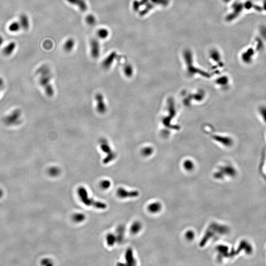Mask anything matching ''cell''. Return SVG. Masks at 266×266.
<instances>
[{
	"label": "cell",
	"instance_id": "6da1fadb",
	"mask_svg": "<svg viewBox=\"0 0 266 266\" xmlns=\"http://www.w3.org/2000/svg\"><path fill=\"white\" fill-rule=\"evenodd\" d=\"M38 72L41 75L40 79L41 86L44 88L48 96H52L54 94V90L50 84L51 74L50 69L46 66H43L39 69Z\"/></svg>",
	"mask_w": 266,
	"mask_h": 266
},
{
	"label": "cell",
	"instance_id": "7a4b0ae2",
	"mask_svg": "<svg viewBox=\"0 0 266 266\" xmlns=\"http://www.w3.org/2000/svg\"><path fill=\"white\" fill-rule=\"evenodd\" d=\"M77 191L81 201L86 206H93L100 210H105L107 208V206L105 203L95 201L92 198H89L87 190L84 187L80 186L77 189Z\"/></svg>",
	"mask_w": 266,
	"mask_h": 266
},
{
	"label": "cell",
	"instance_id": "3957f363",
	"mask_svg": "<svg viewBox=\"0 0 266 266\" xmlns=\"http://www.w3.org/2000/svg\"><path fill=\"white\" fill-rule=\"evenodd\" d=\"M99 145L102 152L107 154L106 157L103 159L102 162L104 164H108L116 158V154L111 148L107 140L104 138H100Z\"/></svg>",
	"mask_w": 266,
	"mask_h": 266
},
{
	"label": "cell",
	"instance_id": "277c9868",
	"mask_svg": "<svg viewBox=\"0 0 266 266\" xmlns=\"http://www.w3.org/2000/svg\"><path fill=\"white\" fill-rule=\"evenodd\" d=\"M117 196L121 199L128 198H135L138 196L139 193L137 191H128L123 188H119L117 190Z\"/></svg>",
	"mask_w": 266,
	"mask_h": 266
},
{
	"label": "cell",
	"instance_id": "5b68a950",
	"mask_svg": "<svg viewBox=\"0 0 266 266\" xmlns=\"http://www.w3.org/2000/svg\"><path fill=\"white\" fill-rule=\"evenodd\" d=\"M97 102V111L100 114H103L106 113L107 107L104 101V96L101 93H97L95 96Z\"/></svg>",
	"mask_w": 266,
	"mask_h": 266
},
{
	"label": "cell",
	"instance_id": "8992f818",
	"mask_svg": "<svg viewBox=\"0 0 266 266\" xmlns=\"http://www.w3.org/2000/svg\"><path fill=\"white\" fill-rule=\"evenodd\" d=\"M243 7L244 5L242 3H240L237 2L234 3V5H232V7L234 9V11L227 16L226 17V20L231 21L236 18V17H237L242 12Z\"/></svg>",
	"mask_w": 266,
	"mask_h": 266
},
{
	"label": "cell",
	"instance_id": "52a82bcc",
	"mask_svg": "<svg viewBox=\"0 0 266 266\" xmlns=\"http://www.w3.org/2000/svg\"><path fill=\"white\" fill-rule=\"evenodd\" d=\"M91 55L93 58L97 59L100 54V44L96 39H93L90 42Z\"/></svg>",
	"mask_w": 266,
	"mask_h": 266
},
{
	"label": "cell",
	"instance_id": "ba28073f",
	"mask_svg": "<svg viewBox=\"0 0 266 266\" xmlns=\"http://www.w3.org/2000/svg\"><path fill=\"white\" fill-rule=\"evenodd\" d=\"M117 56L118 55L116 52H112L102 62V67L105 69H109L114 62V60L117 58Z\"/></svg>",
	"mask_w": 266,
	"mask_h": 266
},
{
	"label": "cell",
	"instance_id": "9c48e42d",
	"mask_svg": "<svg viewBox=\"0 0 266 266\" xmlns=\"http://www.w3.org/2000/svg\"><path fill=\"white\" fill-rule=\"evenodd\" d=\"M66 2L72 5L79 7L81 12H84L87 10L88 7L85 0H66Z\"/></svg>",
	"mask_w": 266,
	"mask_h": 266
},
{
	"label": "cell",
	"instance_id": "30bf717a",
	"mask_svg": "<svg viewBox=\"0 0 266 266\" xmlns=\"http://www.w3.org/2000/svg\"><path fill=\"white\" fill-rule=\"evenodd\" d=\"M125 258L127 265L134 266L136 265V261L134 257L133 250L131 248H129L127 249L125 253Z\"/></svg>",
	"mask_w": 266,
	"mask_h": 266
},
{
	"label": "cell",
	"instance_id": "8fae6325",
	"mask_svg": "<svg viewBox=\"0 0 266 266\" xmlns=\"http://www.w3.org/2000/svg\"><path fill=\"white\" fill-rule=\"evenodd\" d=\"M19 23L21 27L25 30H27L30 27V21L28 17L25 14L21 15L19 17Z\"/></svg>",
	"mask_w": 266,
	"mask_h": 266
},
{
	"label": "cell",
	"instance_id": "7c38bea8",
	"mask_svg": "<svg viewBox=\"0 0 266 266\" xmlns=\"http://www.w3.org/2000/svg\"><path fill=\"white\" fill-rule=\"evenodd\" d=\"M16 47V44L14 42H11L4 48L3 50L4 55L9 56L12 54Z\"/></svg>",
	"mask_w": 266,
	"mask_h": 266
},
{
	"label": "cell",
	"instance_id": "4fadbf2b",
	"mask_svg": "<svg viewBox=\"0 0 266 266\" xmlns=\"http://www.w3.org/2000/svg\"><path fill=\"white\" fill-rule=\"evenodd\" d=\"M75 40L72 38H70L66 40V41H65V43H64V49L65 51L69 52L73 50V48H75Z\"/></svg>",
	"mask_w": 266,
	"mask_h": 266
},
{
	"label": "cell",
	"instance_id": "5bb4252c",
	"mask_svg": "<svg viewBox=\"0 0 266 266\" xmlns=\"http://www.w3.org/2000/svg\"><path fill=\"white\" fill-rule=\"evenodd\" d=\"M254 54V52L252 49L249 48V50H247L242 55V58L244 61L247 63H250L252 60Z\"/></svg>",
	"mask_w": 266,
	"mask_h": 266
},
{
	"label": "cell",
	"instance_id": "9a60e30c",
	"mask_svg": "<svg viewBox=\"0 0 266 266\" xmlns=\"http://www.w3.org/2000/svg\"><path fill=\"white\" fill-rule=\"evenodd\" d=\"M123 68L125 75L128 77H131L133 73V69L132 65L128 62H126L123 65Z\"/></svg>",
	"mask_w": 266,
	"mask_h": 266
},
{
	"label": "cell",
	"instance_id": "2e32d148",
	"mask_svg": "<svg viewBox=\"0 0 266 266\" xmlns=\"http://www.w3.org/2000/svg\"><path fill=\"white\" fill-rule=\"evenodd\" d=\"M125 228L122 225H120L117 229V235H116L117 242H121L123 241L124 235Z\"/></svg>",
	"mask_w": 266,
	"mask_h": 266
},
{
	"label": "cell",
	"instance_id": "e0dca14e",
	"mask_svg": "<svg viewBox=\"0 0 266 266\" xmlns=\"http://www.w3.org/2000/svg\"><path fill=\"white\" fill-rule=\"evenodd\" d=\"M97 35L99 39H105L108 38L109 36V31L108 29L102 28L98 29L97 32Z\"/></svg>",
	"mask_w": 266,
	"mask_h": 266
},
{
	"label": "cell",
	"instance_id": "ac0fdd59",
	"mask_svg": "<svg viewBox=\"0 0 266 266\" xmlns=\"http://www.w3.org/2000/svg\"><path fill=\"white\" fill-rule=\"evenodd\" d=\"M106 241L108 246H113L117 242L116 235L113 233H109L106 237Z\"/></svg>",
	"mask_w": 266,
	"mask_h": 266
},
{
	"label": "cell",
	"instance_id": "d6986e66",
	"mask_svg": "<svg viewBox=\"0 0 266 266\" xmlns=\"http://www.w3.org/2000/svg\"><path fill=\"white\" fill-rule=\"evenodd\" d=\"M141 228H142V225L140 222L135 221L131 225L130 231L132 234H137L138 233L140 232Z\"/></svg>",
	"mask_w": 266,
	"mask_h": 266
},
{
	"label": "cell",
	"instance_id": "ffe728a7",
	"mask_svg": "<svg viewBox=\"0 0 266 266\" xmlns=\"http://www.w3.org/2000/svg\"><path fill=\"white\" fill-rule=\"evenodd\" d=\"M86 216L85 214L82 213H76L73 216V219L74 221L77 223H80L86 220Z\"/></svg>",
	"mask_w": 266,
	"mask_h": 266
},
{
	"label": "cell",
	"instance_id": "44dd1931",
	"mask_svg": "<svg viewBox=\"0 0 266 266\" xmlns=\"http://www.w3.org/2000/svg\"><path fill=\"white\" fill-rule=\"evenodd\" d=\"M21 26L19 22L14 21L12 23L9 27V30L12 32H17L20 30Z\"/></svg>",
	"mask_w": 266,
	"mask_h": 266
},
{
	"label": "cell",
	"instance_id": "7402d4cb",
	"mask_svg": "<svg viewBox=\"0 0 266 266\" xmlns=\"http://www.w3.org/2000/svg\"><path fill=\"white\" fill-rule=\"evenodd\" d=\"M86 21L89 25L93 26L95 24L96 19L95 16L92 14H89L86 17Z\"/></svg>",
	"mask_w": 266,
	"mask_h": 266
},
{
	"label": "cell",
	"instance_id": "603a6c76",
	"mask_svg": "<svg viewBox=\"0 0 266 266\" xmlns=\"http://www.w3.org/2000/svg\"><path fill=\"white\" fill-rule=\"evenodd\" d=\"M149 210V212H157L158 210H160V206L157 203H154L151 205H149L148 207Z\"/></svg>",
	"mask_w": 266,
	"mask_h": 266
},
{
	"label": "cell",
	"instance_id": "cb8c5ba5",
	"mask_svg": "<svg viewBox=\"0 0 266 266\" xmlns=\"http://www.w3.org/2000/svg\"><path fill=\"white\" fill-rule=\"evenodd\" d=\"M100 185L102 189H108L111 186V181L109 180H104L100 183Z\"/></svg>",
	"mask_w": 266,
	"mask_h": 266
},
{
	"label": "cell",
	"instance_id": "d4e9b609",
	"mask_svg": "<svg viewBox=\"0 0 266 266\" xmlns=\"http://www.w3.org/2000/svg\"><path fill=\"white\" fill-rule=\"evenodd\" d=\"M154 5H163L166 7L169 4V0H150Z\"/></svg>",
	"mask_w": 266,
	"mask_h": 266
},
{
	"label": "cell",
	"instance_id": "484cf974",
	"mask_svg": "<svg viewBox=\"0 0 266 266\" xmlns=\"http://www.w3.org/2000/svg\"><path fill=\"white\" fill-rule=\"evenodd\" d=\"M60 169L57 167H52L49 170V173L51 176H55L60 174Z\"/></svg>",
	"mask_w": 266,
	"mask_h": 266
},
{
	"label": "cell",
	"instance_id": "4316f807",
	"mask_svg": "<svg viewBox=\"0 0 266 266\" xmlns=\"http://www.w3.org/2000/svg\"><path fill=\"white\" fill-rule=\"evenodd\" d=\"M140 7L141 5H140V2L138 1L135 0L133 2L132 7H133V10L135 12H138L140 9Z\"/></svg>",
	"mask_w": 266,
	"mask_h": 266
},
{
	"label": "cell",
	"instance_id": "83f0119b",
	"mask_svg": "<svg viewBox=\"0 0 266 266\" xmlns=\"http://www.w3.org/2000/svg\"><path fill=\"white\" fill-rule=\"evenodd\" d=\"M260 113L261 114L262 117L266 122V107H262L260 109Z\"/></svg>",
	"mask_w": 266,
	"mask_h": 266
},
{
	"label": "cell",
	"instance_id": "f1b7e54d",
	"mask_svg": "<svg viewBox=\"0 0 266 266\" xmlns=\"http://www.w3.org/2000/svg\"><path fill=\"white\" fill-rule=\"evenodd\" d=\"M210 55L212 58L215 60H219V52L216 50H212L210 52Z\"/></svg>",
	"mask_w": 266,
	"mask_h": 266
},
{
	"label": "cell",
	"instance_id": "f546056e",
	"mask_svg": "<svg viewBox=\"0 0 266 266\" xmlns=\"http://www.w3.org/2000/svg\"><path fill=\"white\" fill-rule=\"evenodd\" d=\"M256 41H257V46H256L257 50H258L260 51V50H263V48H264V44H263L262 41H261V39H260L257 38L256 39Z\"/></svg>",
	"mask_w": 266,
	"mask_h": 266
},
{
	"label": "cell",
	"instance_id": "4dcf8cb0",
	"mask_svg": "<svg viewBox=\"0 0 266 266\" xmlns=\"http://www.w3.org/2000/svg\"><path fill=\"white\" fill-rule=\"evenodd\" d=\"M260 32L261 33V36L266 41V26H261L260 28Z\"/></svg>",
	"mask_w": 266,
	"mask_h": 266
},
{
	"label": "cell",
	"instance_id": "1f68e13d",
	"mask_svg": "<svg viewBox=\"0 0 266 266\" xmlns=\"http://www.w3.org/2000/svg\"><path fill=\"white\" fill-rule=\"evenodd\" d=\"M244 7H246V9H250L252 7L254 8L255 5H254L253 3H252L251 2H247L244 4Z\"/></svg>",
	"mask_w": 266,
	"mask_h": 266
},
{
	"label": "cell",
	"instance_id": "d6a6232c",
	"mask_svg": "<svg viewBox=\"0 0 266 266\" xmlns=\"http://www.w3.org/2000/svg\"><path fill=\"white\" fill-rule=\"evenodd\" d=\"M43 265H52V264L50 260L45 259L43 261Z\"/></svg>",
	"mask_w": 266,
	"mask_h": 266
},
{
	"label": "cell",
	"instance_id": "836d02e7",
	"mask_svg": "<svg viewBox=\"0 0 266 266\" xmlns=\"http://www.w3.org/2000/svg\"><path fill=\"white\" fill-rule=\"evenodd\" d=\"M142 153L144 155H148L150 154V151L149 149H145L142 150Z\"/></svg>",
	"mask_w": 266,
	"mask_h": 266
},
{
	"label": "cell",
	"instance_id": "e575fe53",
	"mask_svg": "<svg viewBox=\"0 0 266 266\" xmlns=\"http://www.w3.org/2000/svg\"><path fill=\"white\" fill-rule=\"evenodd\" d=\"M139 2H140V5L142 6V5H146L147 3H149V0H140Z\"/></svg>",
	"mask_w": 266,
	"mask_h": 266
},
{
	"label": "cell",
	"instance_id": "d590c367",
	"mask_svg": "<svg viewBox=\"0 0 266 266\" xmlns=\"http://www.w3.org/2000/svg\"><path fill=\"white\" fill-rule=\"evenodd\" d=\"M193 233H191V232H189V234H188V235H187V238H188V239H189H189H192V237H193Z\"/></svg>",
	"mask_w": 266,
	"mask_h": 266
},
{
	"label": "cell",
	"instance_id": "8d00e7d4",
	"mask_svg": "<svg viewBox=\"0 0 266 266\" xmlns=\"http://www.w3.org/2000/svg\"><path fill=\"white\" fill-rule=\"evenodd\" d=\"M3 38L2 37V36H0V46L2 45V44L3 43Z\"/></svg>",
	"mask_w": 266,
	"mask_h": 266
},
{
	"label": "cell",
	"instance_id": "74e56055",
	"mask_svg": "<svg viewBox=\"0 0 266 266\" xmlns=\"http://www.w3.org/2000/svg\"><path fill=\"white\" fill-rule=\"evenodd\" d=\"M230 1L231 0H223L224 2H225V3H228V2H229V1Z\"/></svg>",
	"mask_w": 266,
	"mask_h": 266
}]
</instances>
